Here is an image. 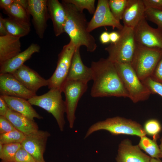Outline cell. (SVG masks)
<instances>
[{
	"label": "cell",
	"instance_id": "cell-1",
	"mask_svg": "<svg viewBox=\"0 0 162 162\" xmlns=\"http://www.w3.org/2000/svg\"><path fill=\"white\" fill-rule=\"evenodd\" d=\"M93 83L90 94L93 97H116L128 98L129 94L116 68L107 58L92 62Z\"/></svg>",
	"mask_w": 162,
	"mask_h": 162
},
{
	"label": "cell",
	"instance_id": "cell-2",
	"mask_svg": "<svg viewBox=\"0 0 162 162\" xmlns=\"http://www.w3.org/2000/svg\"><path fill=\"white\" fill-rule=\"evenodd\" d=\"M62 2L66 14L64 32L69 37L70 41L76 48L84 46L88 52H94L97 46L95 38L88 31V22L85 14L65 0Z\"/></svg>",
	"mask_w": 162,
	"mask_h": 162
},
{
	"label": "cell",
	"instance_id": "cell-3",
	"mask_svg": "<svg viewBox=\"0 0 162 162\" xmlns=\"http://www.w3.org/2000/svg\"><path fill=\"white\" fill-rule=\"evenodd\" d=\"M162 57V50L149 48L136 43L130 64L141 81L151 77Z\"/></svg>",
	"mask_w": 162,
	"mask_h": 162
},
{
	"label": "cell",
	"instance_id": "cell-4",
	"mask_svg": "<svg viewBox=\"0 0 162 162\" xmlns=\"http://www.w3.org/2000/svg\"><path fill=\"white\" fill-rule=\"evenodd\" d=\"M101 130L107 131L114 135H134L141 137L146 135L143 127L138 123L131 119L116 116L92 124L88 128L84 138L94 132Z\"/></svg>",
	"mask_w": 162,
	"mask_h": 162
},
{
	"label": "cell",
	"instance_id": "cell-5",
	"mask_svg": "<svg viewBox=\"0 0 162 162\" xmlns=\"http://www.w3.org/2000/svg\"><path fill=\"white\" fill-rule=\"evenodd\" d=\"M118 32L120 35L118 40L105 48L108 54L107 58L114 63L130 64L136 45L134 29L123 26Z\"/></svg>",
	"mask_w": 162,
	"mask_h": 162
},
{
	"label": "cell",
	"instance_id": "cell-6",
	"mask_svg": "<svg viewBox=\"0 0 162 162\" xmlns=\"http://www.w3.org/2000/svg\"><path fill=\"white\" fill-rule=\"evenodd\" d=\"M62 92L59 89H51L43 94L36 95L28 100L32 105L39 106L51 113L56 119L61 131L64 129L65 123L64 114L66 111Z\"/></svg>",
	"mask_w": 162,
	"mask_h": 162
},
{
	"label": "cell",
	"instance_id": "cell-7",
	"mask_svg": "<svg viewBox=\"0 0 162 162\" xmlns=\"http://www.w3.org/2000/svg\"><path fill=\"white\" fill-rule=\"evenodd\" d=\"M116 70L128 93L129 98L134 103L148 99L152 94L137 76L130 63H114Z\"/></svg>",
	"mask_w": 162,
	"mask_h": 162
},
{
	"label": "cell",
	"instance_id": "cell-8",
	"mask_svg": "<svg viewBox=\"0 0 162 162\" xmlns=\"http://www.w3.org/2000/svg\"><path fill=\"white\" fill-rule=\"evenodd\" d=\"M87 88V82L74 80H66L62 86V91L65 96L66 113L70 128L74 127L79 101Z\"/></svg>",
	"mask_w": 162,
	"mask_h": 162
},
{
	"label": "cell",
	"instance_id": "cell-9",
	"mask_svg": "<svg viewBox=\"0 0 162 162\" xmlns=\"http://www.w3.org/2000/svg\"><path fill=\"white\" fill-rule=\"evenodd\" d=\"M76 49V46L70 41L63 46L58 54L56 69L48 79L49 89H58L62 91V88L67 78Z\"/></svg>",
	"mask_w": 162,
	"mask_h": 162
},
{
	"label": "cell",
	"instance_id": "cell-10",
	"mask_svg": "<svg viewBox=\"0 0 162 162\" xmlns=\"http://www.w3.org/2000/svg\"><path fill=\"white\" fill-rule=\"evenodd\" d=\"M134 33L136 44L162 50V30L151 26L145 16L134 28Z\"/></svg>",
	"mask_w": 162,
	"mask_h": 162
},
{
	"label": "cell",
	"instance_id": "cell-11",
	"mask_svg": "<svg viewBox=\"0 0 162 162\" xmlns=\"http://www.w3.org/2000/svg\"><path fill=\"white\" fill-rule=\"evenodd\" d=\"M105 26H111L113 29L116 28L118 30L123 27L112 14L109 0H98L93 16L88 22L87 30L90 32L97 28Z\"/></svg>",
	"mask_w": 162,
	"mask_h": 162
},
{
	"label": "cell",
	"instance_id": "cell-12",
	"mask_svg": "<svg viewBox=\"0 0 162 162\" xmlns=\"http://www.w3.org/2000/svg\"><path fill=\"white\" fill-rule=\"evenodd\" d=\"M50 133L47 131L40 130L25 135L21 143L22 147L28 152L36 162H46L44 154Z\"/></svg>",
	"mask_w": 162,
	"mask_h": 162
},
{
	"label": "cell",
	"instance_id": "cell-13",
	"mask_svg": "<svg viewBox=\"0 0 162 162\" xmlns=\"http://www.w3.org/2000/svg\"><path fill=\"white\" fill-rule=\"evenodd\" d=\"M27 10L32 17V22L39 37L42 39L50 18L46 0H28Z\"/></svg>",
	"mask_w": 162,
	"mask_h": 162
},
{
	"label": "cell",
	"instance_id": "cell-14",
	"mask_svg": "<svg viewBox=\"0 0 162 162\" xmlns=\"http://www.w3.org/2000/svg\"><path fill=\"white\" fill-rule=\"evenodd\" d=\"M0 95L23 98L28 100L36 93L26 88L11 74H0Z\"/></svg>",
	"mask_w": 162,
	"mask_h": 162
},
{
	"label": "cell",
	"instance_id": "cell-15",
	"mask_svg": "<svg viewBox=\"0 0 162 162\" xmlns=\"http://www.w3.org/2000/svg\"><path fill=\"white\" fill-rule=\"evenodd\" d=\"M12 74L26 88L35 93L41 87L48 85V80L24 64Z\"/></svg>",
	"mask_w": 162,
	"mask_h": 162
},
{
	"label": "cell",
	"instance_id": "cell-16",
	"mask_svg": "<svg viewBox=\"0 0 162 162\" xmlns=\"http://www.w3.org/2000/svg\"><path fill=\"white\" fill-rule=\"evenodd\" d=\"M151 158L138 146L133 145L129 140L126 139L119 144L116 159L117 162H150Z\"/></svg>",
	"mask_w": 162,
	"mask_h": 162
},
{
	"label": "cell",
	"instance_id": "cell-17",
	"mask_svg": "<svg viewBox=\"0 0 162 162\" xmlns=\"http://www.w3.org/2000/svg\"><path fill=\"white\" fill-rule=\"evenodd\" d=\"M80 47L76 48L66 80L88 82L93 80V72L91 67L83 63L80 56Z\"/></svg>",
	"mask_w": 162,
	"mask_h": 162
},
{
	"label": "cell",
	"instance_id": "cell-18",
	"mask_svg": "<svg viewBox=\"0 0 162 162\" xmlns=\"http://www.w3.org/2000/svg\"><path fill=\"white\" fill-rule=\"evenodd\" d=\"M40 50L39 45L32 44L24 51L0 64V74H12L30 59L34 53L39 52Z\"/></svg>",
	"mask_w": 162,
	"mask_h": 162
},
{
	"label": "cell",
	"instance_id": "cell-19",
	"mask_svg": "<svg viewBox=\"0 0 162 162\" xmlns=\"http://www.w3.org/2000/svg\"><path fill=\"white\" fill-rule=\"evenodd\" d=\"M145 10L142 0H128L122 19L124 26L134 29L145 17Z\"/></svg>",
	"mask_w": 162,
	"mask_h": 162
},
{
	"label": "cell",
	"instance_id": "cell-20",
	"mask_svg": "<svg viewBox=\"0 0 162 162\" xmlns=\"http://www.w3.org/2000/svg\"><path fill=\"white\" fill-rule=\"evenodd\" d=\"M48 11L53 23L54 33L58 36L64 32L66 14L62 4L58 0H47Z\"/></svg>",
	"mask_w": 162,
	"mask_h": 162
},
{
	"label": "cell",
	"instance_id": "cell-21",
	"mask_svg": "<svg viewBox=\"0 0 162 162\" xmlns=\"http://www.w3.org/2000/svg\"><path fill=\"white\" fill-rule=\"evenodd\" d=\"M6 102L9 108L28 118L34 120V118L41 119L40 116L32 107L28 100L18 97L0 95Z\"/></svg>",
	"mask_w": 162,
	"mask_h": 162
},
{
	"label": "cell",
	"instance_id": "cell-22",
	"mask_svg": "<svg viewBox=\"0 0 162 162\" xmlns=\"http://www.w3.org/2000/svg\"><path fill=\"white\" fill-rule=\"evenodd\" d=\"M20 38L9 34L0 36V64L21 52Z\"/></svg>",
	"mask_w": 162,
	"mask_h": 162
},
{
	"label": "cell",
	"instance_id": "cell-23",
	"mask_svg": "<svg viewBox=\"0 0 162 162\" xmlns=\"http://www.w3.org/2000/svg\"><path fill=\"white\" fill-rule=\"evenodd\" d=\"M5 117L11 123L14 128L25 135L39 130L37 123L21 114L9 108Z\"/></svg>",
	"mask_w": 162,
	"mask_h": 162
},
{
	"label": "cell",
	"instance_id": "cell-24",
	"mask_svg": "<svg viewBox=\"0 0 162 162\" xmlns=\"http://www.w3.org/2000/svg\"><path fill=\"white\" fill-rule=\"evenodd\" d=\"M4 10L9 18L26 27L30 28V15L27 10L16 2V0H14V3Z\"/></svg>",
	"mask_w": 162,
	"mask_h": 162
},
{
	"label": "cell",
	"instance_id": "cell-25",
	"mask_svg": "<svg viewBox=\"0 0 162 162\" xmlns=\"http://www.w3.org/2000/svg\"><path fill=\"white\" fill-rule=\"evenodd\" d=\"M0 21L2 23L9 34L21 38L28 35L30 28L26 27L9 18H3L0 16Z\"/></svg>",
	"mask_w": 162,
	"mask_h": 162
},
{
	"label": "cell",
	"instance_id": "cell-26",
	"mask_svg": "<svg viewBox=\"0 0 162 162\" xmlns=\"http://www.w3.org/2000/svg\"><path fill=\"white\" fill-rule=\"evenodd\" d=\"M138 146L149 155L151 158L159 159L160 151L157 142V139L152 140L146 136L141 137Z\"/></svg>",
	"mask_w": 162,
	"mask_h": 162
},
{
	"label": "cell",
	"instance_id": "cell-27",
	"mask_svg": "<svg viewBox=\"0 0 162 162\" xmlns=\"http://www.w3.org/2000/svg\"><path fill=\"white\" fill-rule=\"evenodd\" d=\"M21 143H12L3 145L0 152V158L2 162H14L16 153L21 147Z\"/></svg>",
	"mask_w": 162,
	"mask_h": 162
},
{
	"label": "cell",
	"instance_id": "cell-28",
	"mask_svg": "<svg viewBox=\"0 0 162 162\" xmlns=\"http://www.w3.org/2000/svg\"><path fill=\"white\" fill-rule=\"evenodd\" d=\"M128 2V0H109V5L112 14L119 22L122 19Z\"/></svg>",
	"mask_w": 162,
	"mask_h": 162
},
{
	"label": "cell",
	"instance_id": "cell-29",
	"mask_svg": "<svg viewBox=\"0 0 162 162\" xmlns=\"http://www.w3.org/2000/svg\"><path fill=\"white\" fill-rule=\"evenodd\" d=\"M25 135L19 130H16L5 133L0 134V143L3 144L12 143H21Z\"/></svg>",
	"mask_w": 162,
	"mask_h": 162
},
{
	"label": "cell",
	"instance_id": "cell-30",
	"mask_svg": "<svg viewBox=\"0 0 162 162\" xmlns=\"http://www.w3.org/2000/svg\"><path fill=\"white\" fill-rule=\"evenodd\" d=\"M146 135L152 136L153 139H158L159 134L162 130V126L159 121L156 119H151L147 120L143 127Z\"/></svg>",
	"mask_w": 162,
	"mask_h": 162
},
{
	"label": "cell",
	"instance_id": "cell-31",
	"mask_svg": "<svg viewBox=\"0 0 162 162\" xmlns=\"http://www.w3.org/2000/svg\"><path fill=\"white\" fill-rule=\"evenodd\" d=\"M65 0L73 4L78 10L82 12H83L84 10L86 9L90 14H93L96 9L95 0Z\"/></svg>",
	"mask_w": 162,
	"mask_h": 162
},
{
	"label": "cell",
	"instance_id": "cell-32",
	"mask_svg": "<svg viewBox=\"0 0 162 162\" xmlns=\"http://www.w3.org/2000/svg\"><path fill=\"white\" fill-rule=\"evenodd\" d=\"M145 16L155 24L158 28L162 30V10L149 8L146 9Z\"/></svg>",
	"mask_w": 162,
	"mask_h": 162
},
{
	"label": "cell",
	"instance_id": "cell-33",
	"mask_svg": "<svg viewBox=\"0 0 162 162\" xmlns=\"http://www.w3.org/2000/svg\"><path fill=\"white\" fill-rule=\"evenodd\" d=\"M147 87L152 94H157L162 97V84L157 82L151 77L147 78L142 81Z\"/></svg>",
	"mask_w": 162,
	"mask_h": 162
},
{
	"label": "cell",
	"instance_id": "cell-34",
	"mask_svg": "<svg viewBox=\"0 0 162 162\" xmlns=\"http://www.w3.org/2000/svg\"><path fill=\"white\" fill-rule=\"evenodd\" d=\"M14 162H36L33 157L21 146L15 155Z\"/></svg>",
	"mask_w": 162,
	"mask_h": 162
},
{
	"label": "cell",
	"instance_id": "cell-35",
	"mask_svg": "<svg viewBox=\"0 0 162 162\" xmlns=\"http://www.w3.org/2000/svg\"><path fill=\"white\" fill-rule=\"evenodd\" d=\"M11 123L5 117L0 116V134H2L15 130Z\"/></svg>",
	"mask_w": 162,
	"mask_h": 162
},
{
	"label": "cell",
	"instance_id": "cell-36",
	"mask_svg": "<svg viewBox=\"0 0 162 162\" xmlns=\"http://www.w3.org/2000/svg\"><path fill=\"white\" fill-rule=\"evenodd\" d=\"M146 9L152 8L162 10V0H142Z\"/></svg>",
	"mask_w": 162,
	"mask_h": 162
},
{
	"label": "cell",
	"instance_id": "cell-37",
	"mask_svg": "<svg viewBox=\"0 0 162 162\" xmlns=\"http://www.w3.org/2000/svg\"><path fill=\"white\" fill-rule=\"evenodd\" d=\"M151 77L153 80L162 84V57Z\"/></svg>",
	"mask_w": 162,
	"mask_h": 162
},
{
	"label": "cell",
	"instance_id": "cell-38",
	"mask_svg": "<svg viewBox=\"0 0 162 162\" xmlns=\"http://www.w3.org/2000/svg\"><path fill=\"white\" fill-rule=\"evenodd\" d=\"M9 109L5 101L0 96V116H5Z\"/></svg>",
	"mask_w": 162,
	"mask_h": 162
},
{
	"label": "cell",
	"instance_id": "cell-39",
	"mask_svg": "<svg viewBox=\"0 0 162 162\" xmlns=\"http://www.w3.org/2000/svg\"><path fill=\"white\" fill-rule=\"evenodd\" d=\"M99 39L103 44H106L110 42V33L106 31L103 32L100 35Z\"/></svg>",
	"mask_w": 162,
	"mask_h": 162
},
{
	"label": "cell",
	"instance_id": "cell-40",
	"mask_svg": "<svg viewBox=\"0 0 162 162\" xmlns=\"http://www.w3.org/2000/svg\"><path fill=\"white\" fill-rule=\"evenodd\" d=\"M110 37L111 43H114L119 39L120 35L118 32H112L110 33Z\"/></svg>",
	"mask_w": 162,
	"mask_h": 162
},
{
	"label": "cell",
	"instance_id": "cell-41",
	"mask_svg": "<svg viewBox=\"0 0 162 162\" xmlns=\"http://www.w3.org/2000/svg\"><path fill=\"white\" fill-rule=\"evenodd\" d=\"M14 2V0H0V8L4 10L8 8Z\"/></svg>",
	"mask_w": 162,
	"mask_h": 162
},
{
	"label": "cell",
	"instance_id": "cell-42",
	"mask_svg": "<svg viewBox=\"0 0 162 162\" xmlns=\"http://www.w3.org/2000/svg\"><path fill=\"white\" fill-rule=\"evenodd\" d=\"M9 34L5 27L0 21V36H4Z\"/></svg>",
	"mask_w": 162,
	"mask_h": 162
},
{
	"label": "cell",
	"instance_id": "cell-43",
	"mask_svg": "<svg viewBox=\"0 0 162 162\" xmlns=\"http://www.w3.org/2000/svg\"><path fill=\"white\" fill-rule=\"evenodd\" d=\"M150 162H162L160 159H157L155 158H151Z\"/></svg>",
	"mask_w": 162,
	"mask_h": 162
},
{
	"label": "cell",
	"instance_id": "cell-44",
	"mask_svg": "<svg viewBox=\"0 0 162 162\" xmlns=\"http://www.w3.org/2000/svg\"><path fill=\"white\" fill-rule=\"evenodd\" d=\"M160 143L159 146V147L160 151V158H162V137L160 139Z\"/></svg>",
	"mask_w": 162,
	"mask_h": 162
},
{
	"label": "cell",
	"instance_id": "cell-45",
	"mask_svg": "<svg viewBox=\"0 0 162 162\" xmlns=\"http://www.w3.org/2000/svg\"><path fill=\"white\" fill-rule=\"evenodd\" d=\"M52 162V161H51V162Z\"/></svg>",
	"mask_w": 162,
	"mask_h": 162
},
{
	"label": "cell",
	"instance_id": "cell-46",
	"mask_svg": "<svg viewBox=\"0 0 162 162\" xmlns=\"http://www.w3.org/2000/svg\"><path fill=\"white\" fill-rule=\"evenodd\" d=\"M1 162H2L1 161Z\"/></svg>",
	"mask_w": 162,
	"mask_h": 162
}]
</instances>
